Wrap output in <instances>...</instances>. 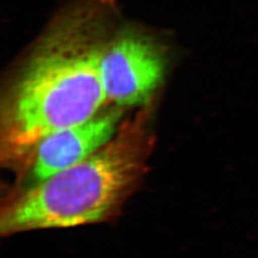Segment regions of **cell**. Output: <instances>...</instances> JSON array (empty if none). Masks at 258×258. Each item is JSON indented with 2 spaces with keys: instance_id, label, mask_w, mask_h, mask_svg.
<instances>
[{
  "instance_id": "1",
  "label": "cell",
  "mask_w": 258,
  "mask_h": 258,
  "mask_svg": "<svg viewBox=\"0 0 258 258\" xmlns=\"http://www.w3.org/2000/svg\"><path fill=\"white\" fill-rule=\"evenodd\" d=\"M117 10L116 0H70L53 19L3 101L4 163H30L42 139L102 111L107 99L101 62Z\"/></svg>"
},
{
  "instance_id": "2",
  "label": "cell",
  "mask_w": 258,
  "mask_h": 258,
  "mask_svg": "<svg viewBox=\"0 0 258 258\" xmlns=\"http://www.w3.org/2000/svg\"><path fill=\"white\" fill-rule=\"evenodd\" d=\"M148 117L142 111L79 164L10 194L1 206V236L115 220L147 171L154 141Z\"/></svg>"
},
{
  "instance_id": "3",
  "label": "cell",
  "mask_w": 258,
  "mask_h": 258,
  "mask_svg": "<svg viewBox=\"0 0 258 258\" xmlns=\"http://www.w3.org/2000/svg\"><path fill=\"white\" fill-rule=\"evenodd\" d=\"M166 70V55L153 37L138 28L117 31L101 62L107 102L121 108L146 104L163 83Z\"/></svg>"
},
{
  "instance_id": "4",
  "label": "cell",
  "mask_w": 258,
  "mask_h": 258,
  "mask_svg": "<svg viewBox=\"0 0 258 258\" xmlns=\"http://www.w3.org/2000/svg\"><path fill=\"white\" fill-rule=\"evenodd\" d=\"M121 107L101 111L91 119L42 139L29 163L27 185L75 166L110 142L120 129Z\"/></svg>"
}]
</instances>
